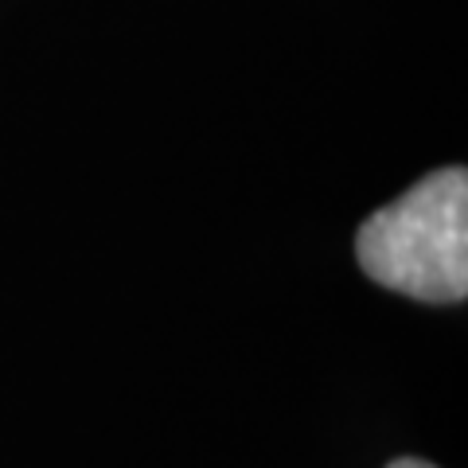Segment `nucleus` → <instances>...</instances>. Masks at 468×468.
<instances>
[{
	"label": "nucleus",
	"instance_id": "nucleus-1",
	"mask_svg": "<svg viewBox=\"0 0 468 468\" xmlns=\"http://www.w3.org/2000/svg\"><path fill=\"white\" fill-rule=\"evenodd\" d=\"M371 282L430 304L468 297V172L437 168L356 234Z\"/></svg>",
	"mask_w": 468,
	"mask_h": 468
},
{
	"label": "nucleus",
	"instance_id": "nucleus-2",
	"mask_svg": "<svg viewBox=\"0 0 468 468\" xmlns=\"http://www.w3.org/2000/svg\"><path fill=\"white\" fill-rule=\"evenodd\" d=\"M387 468H437L430 461H418V457H399V461H390Z\"/></svg>",
	"mask_w": 468,
	"mask_h": 468
}]
</instances>
